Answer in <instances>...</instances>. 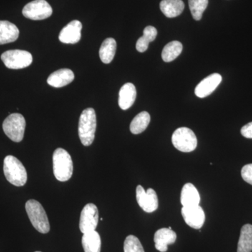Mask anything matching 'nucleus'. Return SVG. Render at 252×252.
<instances>
[{
    "label": "nucleus",
    "instance_id": "nucleus-28",
    "mask_svg": "<svg viewBox=\"0 0 252 252\" xmlns=\"http://www.w3.org/2000/svg\"><path fill=\"white\" fill-rule=\"evenodd\" d=\"M241 175L245 182L252 185V164H248L243 167Z\"/></svg>",
    "mask_w": 252,
    "mask_h": 252
},
{
    "label": "nucleus",
    "instance_id": "nucleus-9",
    "mask_svg": "<svg viewBox=\"0 0 252 252\" xmlns=\"http://www.w3.org/2000/svg\"><path fill=\"white\" fill-rule=\"evenodd\" d=\"M98 220L99 212L97 206L94 203L87 204L81 213L79 229L81 233L84 234L95 230Z\"/></svg>",
    "mask_w": 252,
    "mask_h": 252
},
{
    "label": "nucleus",
    "instance_id": "nucleus-2",
    "mask_svg": "<svg viewBox=\"0 0 252 252\" xmlns=\"http://www.w3.org/2000/svg\"><path fill=\"white\" fill-rule=\"evenodd\" d=\"M96 126L97 120L94 109H84L81 113L79 122V136L83 145L88 147L94 142Z\"/></svg>",
    "mask_w": 252,
    "mask_h": 252
},
{
    "label": "nucleus",
    "instance_id": "nucleus-10",
    "mask_svg": "<svg viewBox=\"0 0 252 252\" xmlns=\"http://www.w3.org/2000/svg\"><path fill=\"white\" fill-rule=\"evenodd\" d=\"M136 199L141 208L147 213L155 212L158 207V199L153 189H148L146 191L142 186H137Z\"/></svg>",
    "mask_w": 252,
    "mask_h": 252
},
{
    "label": "nucleus",
    "instance_id": "nucleus-1",
    "mask_svg": "<svg viewBox=\"0 0 252 252\" xmlns=\"http://www.w3.org/2000/svg\"><path fill=\"white\" fill-rule=\"evenodd\" d=\"M4 173L9 183L16 187H23L28 180V174L22 162L17 158L7 156L4 160Z\"/></svg>",
    "mask_w": 252,
    "mask_h": 252
},
{
    "label": "nucleus",
    "instance_id": "nucleus-23",
    "mask_svg": "<svg viewBox=\"0 0 252 252\" xmlns=\"http://www.w3.org/2000/svg\"><path fill=\"white\" fill-rule=\"evenodd\" d=\"M157 34V30L153 26H147L144 28L143 36H141L137 40L136 49L139 52H145L148 49L149 43L155 40Z\"/></svg>",
    "mask_w": 252,
    "mask_h": 252
},
{
    "label": "nucleus",
    "instance_id": "nucleus-12",
    "mask_svg": "<svg viewBox=\"0 0 252 252\" xmlns=\"http://www.w3.org/2000/svg\"><path fill=\"white\" fill-rule=\"evenodd\" d=\"M82 24L74 20L63 28L59 34V40L64 44H74L79 42L81 37Z\"/></svg>",
    "mask_w": 252,
    "mask_h": 252
},
{
    "label": "nucleus",
    "instance_id": "nucleus-4",
    "mask_svg": "<svg viewBox=\"0 0 252 252\" xmlns=\"http://www.w3.org/2000/svg\"><path fill=\"white\" fill-rule=\"evenodd\" d=\"M26 210L32 224L39 233H49L50 223L44 207L35 200H28L26 204Z\"/></svg>",
    "mask_w": 252,
    "mask_h": 252
},
{
    "label": "nucleus",
    "instance_id": "nucleus-13",
    "mask_svg": "<svg viewBox=\"0 0 252 252\" xmlns=\"http://www.w3.org/2000/svg\"><path fill=\"white\" fill-rule=\"evenodd\" d=\"M221 81L222 77L218 73L210 74L200 81L195 87V94L200 98L206 97L216 90Z\"/></svg>",
    "mask_w": 252,
    "mask_h": 252
},
{
    "label": "nucleus",
    "instance_id": "nucleus-6",
    "mask_svg": "<svg viewBox=\"0 0 252 252\" xmlns=\"http://www.w3.org/2000/svg\"><path fill=\"white\" fill-rule=\"evenodd\" d=\"M172 142L176 149L186 153L193 152L198 145V140L193 131L185 127H179L174 132Z\"/></svg>",
    "mask_w": 252,
    "mask_h": 252
},
{
    "label": "nucleus",
    "instance_id": "nucleus-25",
    "mask_svg": "<svg viewBox=\"0 0 252 252\" xmlns=\"http://www.w3.org/2000/svg\"><path fill=\"white\" fill-rule=\"evenodd\" d=\"M183 46L178 41L168 43L162 51V59L166 63H170L177 59L182 53Z\"/></svg>",
    "mask_w": 252,
    "mask_h": 252
},
{
    "label": "nucleus",
    "instance_id": "nucleus-27",
    "mask_svg": "<svg viewBox=\"0 0 252 252\" xmlns=\"http://www.w3.org/2000/svg\"><path fill=\"white\" fill-rule=\"evenodd\" d=\"M124 250V252H145L140 240L132 235L126 238Z\"/></svg>",
    "mask_w": 252,
    "mask_h": 252
},
{
    "label": "nucleus",
    "instance_id": "nucleus-21",
    "mask_svg": "<svg viewBox=\"0 0 252 252\" xmlns=\"http://www.w3.org/2000/svg\"><path fill=\"white\" fill-rule=\"evenodd\" d=\"M117 51V41L113 38H107L102 42L99 49V58L102 63L109 64L114 59Z\"/></svg>",
    "mask_w": 252,
    "mask_h": 252
},
{
    "label": "nucleus",
    "instance_id": "nucleus-29",
    "mask_svg": "<svg viewBox=\"0 0 252 252\" xmlns=\"http://www.w3.org/2000/svg\"><path fill=\"white\" fill-rule=\"evenodd\" d=\"M241 134L246 138L252 139V122L249 123L242 127Z\"/></svg>",
    "mask_w": 252,
    "mask_h": 252
},
{
    "label": "nucleus",
    "instance_id": "nucleus-18",
    "mask_svg": "<svg viewBox=\"0 0 252 252\" xmlns=\"http://www.w3.org/2000/svg\"><path fill=\"white\" fill-rule=\"evenodd\" d=\"M19 30L14 23L7 21H0V45L9 44L17 40Z\"/></svg>",
    "mask_w": 252,
    "mask_h": 252
},
{
    "label": "nucleus",
    "instance_id": "nucleus-19",
    "mask_svg": "<svg viewBox=\"0 0 252 252\" xmlns=\"http://www.w3.org/2000/svg\"><path fill=\"white\" fill-rule=\"evenodd\" d=\"M160 8L166 17L175 18L183 12L185 3L182 0H162Z\"/></svg>",
    "mask_w": 252,
    "mask_h": 252
},
{
    "label": "nucleus",
    "instance_id": "nucleus-14",
    "mask_svg": "<svg viewBox=\"0 0 252 252\" xmlns=\"http://www.w3.org/2000/svg\"><path fill=\"white\" fill-rule=\"evenodd\" d=\"M177 234L169 228H163L158 230L154 235L156 249L160 252H166L167 246L175 243Z\"/></svg>",
    "mask_w": 252,
    "mask_h": 252
},
{
    "label": "nucleus",
    "instance_id": "nucleus-26",
    "mask_svg": "<svg viewBox=\"0 0 252 252\" xmlns=\"http://www.w3.org/2000/svg\"><path fill=\"white\" fill-rule=\"evenodd\" d=\"M189 5L194 20L200 21L208 6V0H189Z\"/></svg>",
    "mask_w": 252,
    "mask_h": 252
},
{
    "label": "nucleus",
    "instance_id": "nucleus-5",
    "mask_svg": "<svg viewBox=\"0 0 252 252\" xmlns=\"http://www.w3.org/2000/svg\"><path fill=\"white\" fill-rule=\"evenodd\" d=\"M26 119L22 114L14 113L10 114L3 123V130L10 139L15 142H20L24 137Z\"/></svg>",
    "mask_w": 252,
    "mask_h": 252
},
{
    "label": "nucleus",
    "instance_id": "nucleus-15",
    "mask_svg": "<svg viewBox=\"0 0 252 252\" xmlns=\"http://www.w3.org/2000/svg\"><path fill=\"white\" fill-rule=\"evenodd\" d=\"M137 95L135 86L132 83H126L119 91V105L123 110H127L135 102Z\"/></svg>",
    "mask_w": 252,
    "mask_h": 252
},
{
    "label": "nucleus",
    "instance_id": "nucleus-22",
    "mask_svg": "<svg viewBox=\"0 0 252 252\" xmlns=\"http://www.w3.org/2000/svg\"><path fill=\"white\" fill-rule=\"evenodd\" d=\"M237 252H252V225L245 224L241 228Z\"/></svg>",
    "mask_w": 252,
    "mask_h": 252
},
{
    "label": "nucleus",
    "instance_id": "nucleus-11",
    "mask_svg": "<svg viewBox=\"0 0 252 252\" xmlns=\"http://www.w3.org/2000/svg\"><path fill=\"white\" fill-rule=\"evenodd\" d=\"M182 215L187 224L194 229H200L203 226L205 215L200 205L182 207Z\"/></svg>",
    "mask_w": 252,
    "mask_h": 252
},
{
    "label": "nucleus",
    "instance_id": "nucleus-3",
    "mask_svg": "<svg viewBox=\"0 0 252 252\" xmlns=\"http://www.w3.org/2000/svg\"><path fill=\"white\" fill-rule=\"evenodd\" d=\"M53 165L55 177L60 182H67L72 177L73 162L72 158L64 149L58 148L53 155Z\"/></svg>",
    "mask_w": 252,
    "mask_h": 252
},
{
    "label": "nucleus",
    "instance_id": "nucleus-24",
    "mask_svg": "<svg viewBox=\"0 0 252 252\" xmlns=\"http://www.w3.org/2000/svg\"><path fill=\"white\" fill-rule=\"evenodd\" d=\"M150 114L147 112H140L137 114L133 120L131 122L130 126V132L135 135L142 133L148 127L150 123Z\"/></svg>",
    "mask_w": 252,
    "mask_h": 252
},
{
    "label": "nucleus",
    "instance_id": "nucleus-7",
    "mask_svg": "<svg viewBox=\"0 0 252 252\" xmlns=\"http://www.w3.org/2000/svg\"><path fill=\"white\" fill-rule=\"evenodd\" d=\"M1 61L9 69H19L31 65L32 56L31 53L23 50H9L1 54Z\"/></svg>",
    "mask_w": 252,
    "mask_h": 252
},
{
    "label": "nucleus",
    "instance_id": "nucleus-16",
    "mask_svg": "<svg viewBox=\"0 0 252 252\" xmlns=\"http://www.w3.org/2000/svg\"><path fill=\"white\" fill-rule=\"evenodd\" d=\"M74 79V74L69 69H61L53 72L47 79V83L54 88L68 85Z\"/></svg>",
    "mask_w": 252,
    "mask_h": 252
},
{
    "label": "nucleus",
    "instance_id": "nucleus-30",
    "mask_svg": "<svg viewBox=\"0 0 252 252\" xmlns=\"http://www.w3.org/2000/svg\"></svg>",
    "mask_w": 252,
    "mask_h": 252
},
{
    "label": "nucleus",
    "instance_id": "nucleus-20",
    "mask_svg": "<svg viewBox=\"0 0 252 252\" xmlns=\"http://www.w3.org/2000/svg\"><path fill=\"white\" fill-rule=\"evenodd\" d=\"M82 246L85 252H100V235L95 230L84 233L82 237Z\"/></svg>",
    "mask_w": 252,
    "mask_h": 252
},
{
    "label": "nucleus",
    "instance_id": "nucleus-8",
    "mask_svg": "<svg viewBox=\"0 0 252 252\" xmlns=\"http://www.w3.org/2000/svg\"><path fill=\"white\" fill-rule=\"evenodd\" d=\"M52 13V8L46 0H34L26 4L23 9V16L33 21L46 19Z\"/></svg>",
    "mask_w": 252,
    "mask_h": 252
},
{
    "label": "nucleus",
    "instance_id": "nucleus-17",
    "mask_svg": "<svg viewBox=\"0 0 252 252\" xmlns=\"http://www.w3.org/2000/svg\"><path fill=\"white\" fill-rule=\"evenodd\" d=\"M180 200L183 207L199 205L200 202V196L195 186L190 183L186 184L181 192Z\"/></svg>",
    "mask_w": 252,
    "mask_h": 252
}]
</instances>
